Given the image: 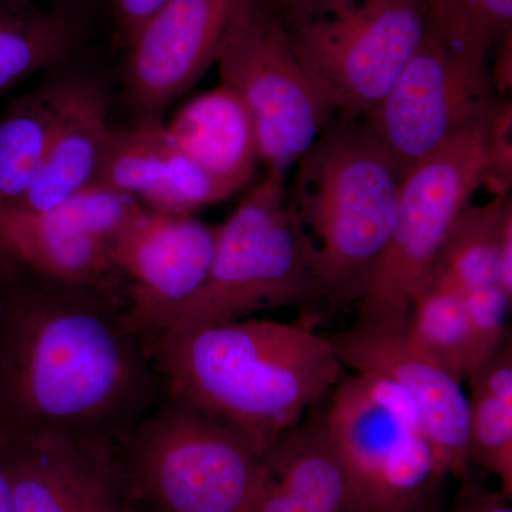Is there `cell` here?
Wrapping results in <instances>:
<instances>
[{"label":"cell","mask_w":512,"mask_h":512,"mask_svg":"<svg viewBox=\"0 0 512 512\" xmlns=\"http://www.w3.org/2000/svg\"><path fill=\"white\" fill-rule=\"evenodd\" d=\"M164 389L126 301L0 265V429L120 446Z\"/></svg>","instance_id":"6da1fadb"},{"label":"cell","mask_w":512,"mask_h":512,"mask_svg":"<svg viewBox=\"0 0 512 512\" xmlns=\"http://www.w3.org/2000/svg\"><path fill=\"white\" fill-rule=\"evenodd\" d=\"M147 350L164 397L224 421L262 453L346 375L326 336L269 319L163 333Z\"/></svg>","instance_id":"7a4b0ae2"},{"label":"cell","mask_w":512,"mask_h":512,"mask_svg":"<svg viewBox=\"0 0 512 512\" xmlns=\"http://www.w3.org/2000/svg\"><path fill=\"white\" fill-rule=\"evenodd\" d=\"M286 205L333 308L359 302L392 232L403 175L363 117L333 116L296 163Z\"/></svg>","instance_id":"3957f363"},{"label":"cell","mask_w":512,"mask_h":512,"mask_svg":"<svg viewBox=\"0 0 512 512\" xmlns=\"http://www.w3.org/2000/svg\"><path fill=\"white\" fill-rule=\"evenodd\" d=\"M137 512H249L264 453L208 414L164 397L120 447Z\"/></svg>","instance_id":"277c9868"},{"label":"cell","mask_w":512,"mask_h":512,"mask_svg":"<svg viewBox=\"0 0 512 512\" xmlns=\"http://www.w3.org/2000/svg\"><path fill=\"white\" fill-rule=\"evenodd\" d=\"M272 10L333 116L342 117L379 106L429 26L423 0H291Z\"/></svg>","instance_id":"5b68a950"},{"label":"cell","mask_w":512,"mask_h":512,"mask_svg":"<svg viewBox=\"0 0 512 512\" xmlns=\"http://www.w3.org/2000/svg\"><path fill=\"white\" fill-rule=\"evenodd\" d=\"M286 180L266 173L220 225L204 285L160 335L325 299L286 205Z\"/></svg>","instance_id":"8992f818"},{"label":"cell","mask_w":512,"mask_h":512,"mask_svg":"<svg viewBox=\"0 0 512 512\" xmlns=\"http://www.w3.org/2000/svg\"><path fill=\"white\" fill-rule=\"evenodd\" d=\"M328 399L326 429L366 512H412L437 500L446 474L402 389L382 376L352 372Z\"/></svg>","instance_id":"52a82bcc"},{"label":"cell","mask_w":512,"mask_h":512,"mask_svg":"<svg viewBox=\"0 0 512 512\" xmlns=\"http://www.w3.org/2000/svg\"><path fill=\"white\" fill-rule=\"evenodd\" d=\"M488 120L458 134L403 177L390 237L357 305V323L404 329L450 228L481 187Z\"/></svg>","instance_id":"ba28073f"},{"label":"cell","mask_w":512,"mask_h":512,"mask_svg":"<svg viewBox=\"0 0 512 512\" xmlns=\"http://www.w3.org/2000/svg\"><path fill=\"white\" fill-rule=\"evenodd\" d=\"M222 86L237 94L254 124L266 173L288 178L333 117L278 15L256 0L222 46Z\"/></svg>","instance_id":"9c48e42d"},{"label":"cell","mask_w":512,"mask_h":512,"mask_svg":"<svg viewBox=\"0 0 512 512\" xmlns=\"http://www.w3.org/2000/svg\"><path fill=\"white\" fill-rule=\"evenodd\" d=\"M488 57L427 26L392 89L363 119L403 177L451 138L490 119Z\"/></svg>","instance_id":"30bf717a"},{"label":"cell","mask_w":512,"mask_h":512,"mask_svg":"<svg viewBox=\"0 0 512 512\" xmlns=\"http://www.w3.org/2000/svg\"><path fill=\"white\" fill-rule=\"evenodd\" d=\"M220 225L194 215L141 208L111 242L126 282L128 326L144 343L156 338L200 291L210 272Z\"/></svg>","instance_id":"8fae6325"},{"label":"cell","mask_w":512,"mask_h":512,"mask_svg":"<svg viewBox=\"0 0 512 512\" xmlns=\"http://www.w3.org/2000/svg\"><path fill=\"white\" fill-rule=\"evenodd\" d=\"M256 0H168L126 47L124 93L136 121L161 113L215 64Z\"/></svg>","instance_id":"7c38bea8"},{"label":"cell","mask_w":512,"mask_h":512,"mask_svg":"<svg viewBox=\"0 0 512 512\" xmlns=\"http://www.w3.org/2000/svg\"><path fill=\"white\" fill-rule=\"evenodd\" d=\"M6 436L13 512H137L120 446L57 433Z\"/></svg>","instance_id":"4fadbf2b"},{"label":"cell","mask_w":512,"mask_h":512,"mask_svg":"<svg viewBox=\"0 0 512 512\" xmlns=\"http://www.w3.org/2000/svg\"><path fill=\"white\" fill-rule=\"evenodd\" d=\"M325 336L346 370L382 376L403 390L419 410L444 474L466 481L471 466L463 383L417 348L404 329L356 323Z\"/></svg>","instance_id":"5bb4252c"},{"label":"cell","mask_w":512,"mask_h":512,"mask_svg":"<svg viewBox=\"0 0 512 512\" xmlns=\"http://www.w3.org/2000/svg\"><path fill=\"white\" fill-rule=\"evenodd\" d=\"M0 265L126 301L111 242L93 235L69 201L43 211L0 205Z\"/></svg>","instance_id":"9a60e30c"},{"label":"cell","mask_w":512,"mask_h":512,"mask_svg":"<svg viewBox=\"0 0 512 512\" xmlns=\"http://www.w3.org/2000/svg\"><path fill=\"white\" fill-rule=\"evenodd\" d=\"M96 183L165 215H194L232 197L175 146L163 121L113 124Z\"/></svg>","instance_id":"2e32d148"},{"label":"cell","mask_w":512,"mask_h":512,"mask_svg":"<svg viewBox=\"0 0 512 512\" xmlns=\"http://www.w3.org/2000/svg\"><path fill=\"white\" fill-rule=\"evenodd\" d=\"M326 399L265 451L249 512H366L326 429Z\"/></svg>","instance_id":"e0dca14e"},{"label":"cell","mask_w":512,"mask_h":512,"mask_svg":"<svg viewBox=\"0 0 512 512\" xmlns=\"http://www.w3.org/2000/svg\"><path fill=\"white\" fill-rule=\"evenodd\" d=\"M111 127L106 87L87 77L64 80L62 110L45 161L12 207L47 210L96 183Z\"/></svg>","instance_id":"ac0fdd59"},{"label":"cell","mask_w":512,"mask_h":512,"mask_svg":"<svg viewBox=\"0 0 512 512\" xmlns=\"http://www.w3.org/2000/svg\"><path fill=\"white\" fill-rule=\"evenodd\" d=\"M175 146L232 195L254 177L259 163L254 124L228 87L185 103L165 124Z\"/></svg>","instance_id":"d6986e66"},{"label":"cell","mask_w":512,"mask_h":512,"mask_svg":"<svg viewBox=\"0 0 512 512\" xmlns=\"http://www.w3.org/2000/svg\"><path fill=\"white\" fill-rule=\"evenodd\" d=\"M83 10L59 0H0V94L83 45Z\"/></svg>","instance_id":"ffe728a7"},{"label":"cell","mask_w":512,"mask_h":512,"mask_svg":"<svg viewBox=\"0 0 512 512\" xmlns=\"http://www.w3.org/2000/svg\"><path fill=\"white\" fill-rule=\"evenodd\" d=\"M467 453L470 466L498 478L512 498V345L504 340L468 380Z\"/></svg>","instance_id":"44dd1931"},{"label":"cell","mask_w":512,"mask_h":512,"mask_svg":"<svg viewBox=\"0 0 512 512\" xmlns=\"http://www.w3.org/2000/svg\"><path fill=\"white\" fill-rule=\"evenodd\" d=\"M64 80L10 104L0 119V205L19 204L35 181L62 110Z\"/></svg>","instance_id":"7402d4cb"},{"label":"cell","mask_w":512,"mask_h":512,"mask_svg":"<svg viewBox=\"0 0 512 512\" xmlns=\"http://www.w3.org/2000/svg\"><path fill=\"white\" fill-rule=\"evenodd\" d=\"M510 212V194L493 197L484 205H467L450 228L427 279L460 293L497 285L501 232Z\"/></svg>","instance_id":"603a6c76"},{"label":"cell","mask_w":512,"mask_h":512,"mask_svg":"<svg viewBox=\"0 0 512 512\" xmlns=\"http://www.w3.org/2000/svg\"><path fill=\"white\" fill-rule=\"evenodd\" d=\"M404 332L458 382L481 369L463 293L427 279L414 296Z\"/></svg>","instance_id":"cb8c5ba5"},{"label":"cell","mask_w":512,"mask_h":512,"mask_svg":"<svg viewBox=\"0 0 512 512\" xmlns=\"http://www.w3.org/2000/svg\"><path fill=\"white\" fill-rule=\"evenodd\" d=\"M429 25L485 57L512 36V0H423Z\"/></svg>","instance_id":"d4e9b609"},{"label":"cell","mask_w":512,"mask_h":512,"mask_svg":"<svg viewBox=\"0 0 512 512\" xmlns=\"http://www.w3.org/2000/svg\"><path fill=\"white\" fill-rule=\"evenodd\" d=\"M464 303L481 367L508 338L507 316L511 299L497 285L481 286L463 293Z\"/></svg>","instance_id":"484cf974"},{"label":"cell","mask_w":512,"mask_h":512,"mask_svg":"<svg viewBox=\"0 0 512 512\" xmlns=\"http://www.w3.org/2000/svg\"><path fill=\"white\" fill-rule=\"evenodd\" d=\"M512 185V104L497 100L484 136V167L481 187L493 197L510 194Z\"/></svg>","instance_id":"4316f807"},{"label":"cell","mask_w":512,"mask_h":512,"mask_svg":"<svg viewBox=\"0 0 512 512\" xmlns=\"http://www.w3.org/2000/svg\"><path fill=\"white\" fill-rule=\"evenodd\" d=\"M168 0H113V19L117 40L126 49L148 20Z\"/></svg>","instance_id":"83f0119b"},{"label":"cell","mask_w":512,"mask_h":512,"mask_svg":"<svg viewBox=\"0 0 512 512\" xmlns=\"http://www.w3.org/2000/svg\"><path fill=\"white\" fill-rule=\"evenodd\" d=\"M448 512H512L511 498L503 491L470 488Z\"/></svg>","instance_id":"f1b7e54d"},{"label":"cell","mask_w":512,"mask_h":512,"mask_svg":"<svg viewBox=\"0 0 512 512\" xmlns=\"http://www.w3.org/2000/svg\"><path fill=\"white\" fill-rule=\"evenodd\" d=\"M497 286L512 301V212L505 218L497 258Z\"/></svg>","instance_id":"f546056e"},{"label":"cell","mask_w":512,"mask_h":512,"mask_svg":"<svg viewBox=\"0 0 512 512\" xmlns=\"http://www.w3.org/2000/svg\"><path fill=\"white\" fill-rule=\"evenodd\" d=\"M497 56L493 69H490V79L494 92L505 94L512 87V36H508L497 47Z\"/></svg>","instance_id":"4dcf8cb0"},{"label":"cell","mask_w":512,"mask_h":512,"mask_svg":"<svg viewBox=\"0 0 512 512\" xmlns=\"http://www.w3.org/2000/svg\"><path fill=\"white\" fill-rule=\"evenodd\" d=\"M6 436L5 431L0 429V512H13V495L10 488L8 474L3 464V453H5Z\"/></svg>","instance_id":"1f68e13d"},{"label":"cell","mask_w":512,"mask_h":512,"mask_svg":"<svg viewBox=\"0 0 512 512\" xmlns=\"http://www.w3.org/2000/svg\"><path fill=\"white\" fill-rule=\"evenodd\" d=\"M412 512H440L439 504H437V500L431 501V503L423 505V507L417 508Z\"/></svg>","instance_id":"d6a6232c"},{"label":"cell","mask_w":512,"mask_h":512,"mask_svg":"<svg viewBox=\"0 0 512 512\" xmlns=\"http://www.w3.org/2000/svg\"><path fill=\"white\" fill-rule=\"evenodd\" d=\"M59 2L66 3V5L73 6V8L83 10L84 3L89 0H59Z\"/></svg>","instance_id":"836d02e7"},{"label":"cell","mask_w":512,"mask_h":512,"mask_svg":"<svg viewBox=\"0 0 512 512\" xmlns=\"http://www.w3.org/2000/svg\"><path fill=\"white\" fill-rule=\"evenodd\" d=\"M264 2L269 6V8L278 9L281 8V6H284L285 3L291 2V0H264Z\"/></svg>","instance_id":"e575fe53"}]
</instances>
